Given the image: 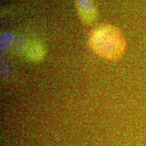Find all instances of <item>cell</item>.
Wrapping results in <instances>:
<instances>
[{
  "label": "cell",
  "mask_w": 146,
  "mask_h": 146,
  "mask_svg": "<svg viewBox=\"0 0 146 146\" xmlns=\"http://www.w3.org/2000/svg\"><path fill=\"white\" fill-rule=\"evenodd\" d=\"M88 43L96 54L110 61L120 58L126 50V41L122 32L109 24L94 28L90 32Z\"/></svg>",
  "instance_id": "6da1fadb"
},
{
  "label": "cell",
  "mask_w": 146,
  "mask_h": 146,
  "mask_svg": "<svg viewBox=\"0 0 146 146\" xmlns=\"http://www.w3.org/2000/svg\"><path fill=\"white\" fill-rule=\"evenodd\" d=\"M79 15L85 25L92 24L96 17V9L93 0H76Z\"/></svg>",
  "instance_id": "7a4b0ae2"
}]
</instances>
